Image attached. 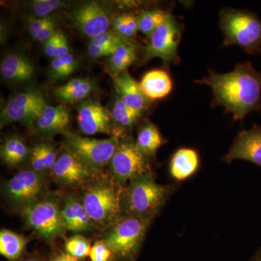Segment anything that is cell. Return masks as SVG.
<instances>
[{"label": "cell", "mask_w": 261, "mask_h": 261, "mask_svg": "<svg viewBox=\"0 0 261 261\" xmlns=\"http://www.w3.org/2000/svg\"><path fill=\"white\" fill-rule=\"evenodd\" d=\"M111 116L117 124L119 125L122 128L130 129L135 126L142 115L128 108L118 97L111 111Z\"/></svg>", "instance_id": "cell-29"}, {"label": "cell", "mask_w": 261, "mask_h": 261, "mask_svg": "<svg viewBox=\"0 0 261 261\" xmlns=\"http://www.w3.org/2000/svg\"><path fill=\"white\" fill-rule=\"evenodd\" d=\"M70 53L69 45L64 34L59 31L58 35V57L65 56Z\"/></svg>", "instance_id": "cell-40"}, {"label": "cell", "mask_w": 261, "mask_h": 261, "mask_svg": "<svg viewBox=\"0 0 261 261\" xmlns=\"http://www.w3.org/2000/svg\"><path fill=\"white\" fill-rule=\"evenodd\" d=\"M113 179L123 187L134 178L152 173L150 159L137 147L135 141H120L109 163Z\"/></svg>", "instance_id": "cell-7"}, {"label": "cell", "mask_w": 261, "mask_h": 261, "mask_svg": "<svg viewBox=\"0 0 261 261\" xmlns=\"http://www.w3.org/2000/svg\"><path fill=\"white\" fill-rule=\"evenodd\" d=\"M28 154V147L16 136L7 138L1 147L2 159L8 165H17L23 162Z\"/></svg>", "instance_id": "cell-27"}, {"label": "cell", "mask_w": 261, "mask_h": 261, "mask_svg": "<svg viewBox=\"0 0 261 261\" xmlns=\"http://www.w3.org/2000/svg\"><path fill=\"white\" fill-rule=\"evenodd\" d=\"M171 15L169 12L162 10L142 12L137 16L138 31L149 38Z\"/></svg>", "instance_id": "cell-28"}, {"label": "cell", "mask_w": 261, "mask_h": 261, "mask_svg": "<svg viewBox=\"0 0 261 261\" xmlns=\"http://www.w3.org/2000/svg\"><path fill=\"white\" fill-rule=\"evenodd\" d=\"M224 46H239L245 53H261V20L250 10L224 8L219 13Z\"/></svg>", "instance_id": "cell-4"}, {"label": "cell", "mask_w": 261, "mask_h": 261, "mask_svg": "<svg viewBox=\"0 0 261 261\" xmlns=\"http://www.w3.org/2000/svg\"><path fill=\"white\" fill-rule=\"evenodd\" d=\"M125 187L114 179L92 180L85 187L82 203L94 227L106 229L123 216V195Z\"/></svg>", "instance_id": "cell-2"}, {"label": "cell", "mask_w": 261, "mask_h": 261, "mask_svg": "<svg viewBox=\"0 0 261 261\" xmlns=\"http://www.w3.org/2000/svg\"><path fill=\"white\" fill-rule=\"evenodd\" d=\"M128 39L117 32H107L91 39L90 43L97 46H120Z\"/></svg>", "instance_id": "cell-35"}, {"label": "cell", "mask_w": 261, "mask_h": 261, "mask_svg": "<svg viewBox=\"0 0 261 261\" xmlns=\"http://www.w3.org/2000/svg\"><path fill=\"white\" fill-rule=\"evenodd\" d=\"M50 261H82L79 259L75 258V257L70 256V255L67 253L56 254L54 256L51 257Z\"/></svg>", "instance_id": "cell-41"}, {"label": "cell", "mask_w": 261, "mask_h": 261, "mask_svg": "<svg viewBox=\"0 0 261 261\" xmlns=\"http://www.w3.org/2000/svg\"><path fill=\"white\" fill-rule=\"evenodd\" d=\"M91 249L90 242L82 235H75L65 240V253L79 260H82L89 256Z\"/></svg>", "instance_id": "cell-31"}, {"label": "cell", "mask_w": 261, "mask_h": 261, "mask_svg": "<svg viewBox=\"0 0 261 261\" xmlns=\"http://www.w3.org/2000/svg\"><path fill=\"white\" fill-rule=\"evenodd\" d=\"M94 89L93 81L88 78H75L54 90L57 97L66 103L85 99Z\"/></svg>", "instance_id": "cell-23"}, {"label": "cell", "mask_w": 261, "mask_h": 261, "mask_svg": "<svg viewBox=\"0 0 261 261\" xmlns=\"http://www.w3.org/2000/svg\"><path fill=\"white\" fill-rule=\"evenodd\" d=\"M114 28L122 37L126 39L135 37L138 32L137 16L132 14L119 15L115 18Z\"/></svg>", "instance_id": "cell-32"}, {"label": "cell", "mask_w": 261, "mask_h": 261, "mask_svg": "<svg viewBox=\"0 0 261 261\" xmlns=\"http://www.w3.org/2000/svg\"><path fill=\"white\" fill-rule=\"evenodd\" d=\"M111 113L97 102L85 101L77 107L79 126L85 135L111 133Z\"/></svg>", "instance_id": "cell-15"}, {"label": "cell", "mask_w": 261, "mask_h": 261, "mask_svg": "<svg viewBox=\"0 0 261 261\" xmlns=\"http://www.w3.org/2000/svg\"><path fill=\"white\" fill-rule=\"evenodd\" d=\"M182 33L183 25L171 15L149 37V42L144 49V61L160 58L166 65L178 64L180 57L178 49Z\"/></svg>", "instance_id": "cell-8"}, {"label": "cell", "mask_w": 261, "mask_h": 261, "mask_svg": "<svg viewBox=\"0 0 261 261\" xmlns=\"http://www.w3.org/2000/svg\"><path fill=\"white\" fill-rule=\"evenodd\" d=\"M56 32V19L53 18V20H51V22H49V23L37 34V37L34 38V39H36L38 42L44 43L46 41H47L48 39H50Z\"/></svg>", "instance_id": "cell-39"}, {"label": "cell", "mask_w": 261, "mask_h": 261, "mask_svg": "<svg viewBox=\"0 0 261 261\" xmlns=\"http://www.w3.org/2000/svg\"><path fill=\"white\" fill-rule=\"evenodd\" d=\"M24 261H42V260H39V258H37V257H29V258H27V260H25Z\"/></svg>", "instance_id": "cell-43"}, {"label": "cell", "mask_w": 261, "mask_h": 261, "mask_svg": "<svg viewBox=\"0 0 261 261\" xmlns=\"http://www.w3.org/2000/svg\"><path fill=\"white\" fill-rule=\"evenodd\" d=\"M119 142L116 136L101 140L68 134L64 146L66 151L95 173L111 162Z\"/></svg>", "instance_id": "cell-6"}, {"label": "cell", "mask_w": 261, "mask_h": 261, "mask_svg": "<svg viewBox=\"0 0 261 261\" xmlns=\"http://www.w3.org/2000/svg\"><path fill=\"white\" fill-rule=\"evenodd\" d=\"M152 221L123 215L108 228L102 240L112 250L117 261H135Z\"/></svg>", "instance_id": "cell-5"}, {"label": "cell", "mask_w": 261, "mask_h": 261, "mask_svg": "<svg viewBox=\"0 0 261 261\" xmlns=\"http://www.w3.org/2000/svg\"><path fill=\"white\" fill-rule=\"evenodd\" d=\"M119 46H97L89 43L87 51L89 56L93 58L111 56Z\"/></svg>", "instance_id": "cell-36"}, {"label": "cell", "mask_w": 261, "mask_h": 261, "mask_svg": "<svg viewBox=\"0 0 261 261\" xmlns=\"http://www.w3.org/2000/svg\"><path fill=\"white\" fill-rule=\"evenodd\" d=\"M140 84L149 100H157L167 97L173 90V81L167 71L154 69L142 76Z\"/></svg>", "instance_id": "cell-20"}, {"label": "cell", "mask_w": 261, "mask_h": 261, "mask_svg": "<svg viewBox=\"0 0 261 261\" xmlns=\"http://www.w3.org/2000/svg\"><path fill=\"white\" fill-rule=\"evenodd\" d=\"M91 261L116 260L114 253L103 240L95 242L89 254Z\"/></svg>", "instance_id": "cell-34"}, {"label": "cell", "mask_w": 261, "mask_h": 261, "mask_svg": "<svg viewBox=\"0 0 261 261\" xmlns=\"http://www.w3.org/2000/svg\"><path fill=\"white\" fill-rule=\"evenodd\" d=\"M200 163V156L195 149L182 147L177 149L171 157L170 175L176 181H185L197 172Z\"/></svg>", "instance_id": "cell-18"}, {"label": "cell", "mask_w": 261, "mask_h": 261, "mask_svg": "<svg viewBox=\"0 0 261 261\" xmlns=\"http://www.w3.org/2000/svg\"><path fill=\"white\" fill-rule=\"evenodd\" d=\"M112 78L120 99L128 108L142 115L149 108L151 100L144 93L140 83L127 70L113 75Z\"/></svg>", "instance_id": "cell-16"}, {"label": "cell", "mask_w": 261, "mask_h": 261, "mask_svg": "<svg viewBox=\"0 0 261 261\" xmlns=\"http://www.w3.org/2000/svg\"><path fill=\"white\" fill-rule=\"evenodd\" d=\"M53 17L37 18L30 20L29 24V32L33 38L37 37L38 34L42 30L49 22L53 20Z\"/></svg>", "instance_id": "cell-37"}, {"label": "cell", "mask_w": 261, "mask_h": 261, "mask_svg": "<svg viewBox=\"0 0 261 261\" xmlns=\"http://www.w3.org/2000/svg\"><path fill=\"white\" fill-rule=\"evenodd\" d=\"M72 20L81 32L91 39L108 32L111 27L107 12L95 2L77 7L72 13Z\"/></svg>", "instance_id": "cell-12"}, {"label": "cell", "mask_w": 261, "mask_h": 261, "mask_svg": "<svg viewBox=\"0 0 261 261\" xmlns=\"http://www.w3.org/2000/svg\"><path fill=\"white\" fill-rule=\"evenodd\" d=\"M62 215L66 229L74 233L88 232L94 227L82 201L74 196L65 198L61 208Z\"/></svg>", "instance_id": "cell-17"}, {"label": "cell", "mask_w": 261, "mask_h": 261, "mask_svg": "<svg viewBox=\"0 0 261 261\" xmlns=\"http://www.w3.org/2000/svg\"><path fill=\"white\" fill-rule=\"evenodd\" d=\"M36 122L37 129L45 135L60 133L66 129L70 123V113L63 105L46 106Z\"/></svg>", "instance_id": "cell-21"}, {"label": "cell", "mask_w": 261, "mask_h": 261, "mask_svg": "<svg viewBox=\"0 0 261 261\" xmlns=\"http://www.w3.org/2000/svg\"><path fill=\"white\" fill-rule=\"evenodd\" d=\"M137 59V46L127 40L118 47L111 56L109 68L113 75L126 71L127 68L135 63Z\"/></svg>", "instance_id": "cell-25"}, {"label": "cell", "mask_w": 261, "mask_h": 261, "mask_svg": "<svg viewBox=\"0 0 261 261\" xmlns=\"http://www.w3.org/2000/svg\"><path fill=\"white\" fill-rule=\"evenodd\" d=\"M28 240L9 229L0 231V253L9 261L18 260L23 255Z\"/></svg>", "instance_id": "cell-24"}, {"label": "cell", "mask_w": 261, "mask_h": 261, "mask_svg": "<svg viewBox=\"0 0 261 261\" xmlns=\"http://www.w3.org/2000/svg\"><path fill=\"white\" fill-rule=\"evenodd\" d=\"M45 190L44 175L34 170H24L5 184V195L10 203L20 209L42 199Z\"/></svg>", "instance_id": "cell-10"}, {"label": "cell", "mask_w": 261, "mask_h": 261, "mask_svg": "<svg viewBox=\"0 0 261 261\" xmlns=\"http://www.w3.org/2000/svg\"><path fill=\"white\" fill-rule=\"evenodd\" d=\"M63 6L65 3L58 0H35L30 4L31 10L37 18L50 16L51 13Z\"/></svg>", "instance_id": "cell-33"}, {"label": "cell", "mask_w": 261, "mask_h": 261, "mask_svg": "<svg viewBox=\"0 0 261 261\" xmlns=\"http://www.w3.org/2000/svg\"><path fill=\"white\" fill-rule=\"evenodd\" d=\"M44 98L39 91L20 92L10 98L1 112V126L15 122L30 123L37 121L46 107Z\"/></svg>", "instance_id": "cell-11"}, {"label": "cell", "mask_w": 261, "mask_h": 261, "mask_svg": "<svg viewBox=\"0 0 261 261\" xmlns=\"http://www.w3.org/2000/svg\"><path fill=\"white\" fill-rule=\"evenodd\" d=\"M252 261H261V249L255 254V256L252 259Z\"/></svg>", "instance_id": "cell-42"}, {"label": "cell", "mask_w": 261, "mask_h": 261, "mask_svg": "<svg viewBox=\"0 0 261 261\" xmlns=\"http://www.w3.org/2000/svg\"><path fill=\"white\" fill-rule=\"evenodd\" d=\"M34 70L32 62L18 53L7 55L0 65L2 76L10 82H27L32 79Z\"/></svg>", "instance_id": "cell-19"}, {"label": "cell", "mask_w": 261, "mask_h": 261, "mask_svg": "<svg viewBox=\"0 0 261 261\" xmlns=\"http://www.w3.org/2000/svg\"><path fill=\"white\" fill-rule=\"evenodd\" d=\"M58 35L59 31H57L56 34L44 43V53L49 58H58Z\"/></svg>", "instance_id": "cell-38"}, {"label": "cell", "mask_w": 261, "mask_h": 261, "mask_svg": "<svg viewBox=\"0 0 261 261\" xmlns=\"http://www.w3.org/2000/svg\"><path fill=\"white\" fill-rule=\"evenodd\" d=\"M235 160L251 162L261 167V126L254 124L249 130L239 132L223 161L231 163Z\"/></svg>", "instance_id": "cell-13"}, {"label": "cell", "mask_w": 261, "mask_h": 261, "mask_svg": "<svg viewBox=\"0 0 261 261\" xmlns=\"http://www.w3.org/2000/svg\"><path fill=\"white\" fill-rule=\"evenodd\" d=\"M77 68V61L71 53L54 58L51 62L50 73L54 79L69 76Z\"/></svg>", "instance_id": "cell-30"}, {"label": "cell", "mask_w": 261, "mask_h": 261, "mask_svg": "<svg viewBox=\"0 0 261 261\" xmlns=\"http://www.w3.org/2000/svg\"><path fill=\"white\" fill-rule=\"evenodd\" d=\"M174 190L171 185L158 183L153 173L134 178L123 191V214L152 221Z\"/></svg>", "instance_id": "cell-3"}, {"label": "cell", "mask_w": 261, "mask_h": 261, "mask_svg": "<svg viewBox=\"0 0 261 261\" xmlns=\"http://www.w3.org/2000/svg\"><path fill=\"white\" fill-rule=\"evenodd\" d=\"M195 82L210 87L214 97L212 106L224 108L234 121H243L253 111H261V71L250 62L238 63L226 73L210 70L208 75Z\"/></svg>", "instance_id": "cell-1"}, {"label": "cell", "mask_w": 261, "mask_h": 261, "mask_svg": "<svg viewBox=\"0 0 261 261\" xmlns=\"http://www.w3.org/2000/svg\"><path fill=\"white\" fill-rule=\"evenodd\" d=\"M51 173L58 183L69 187L88 184L94 173L68 151L57 159Z\"/></svg>", "instance_id": "cell-14"}, {"label": "cell", "mask_w": 261, "mask_h": 261, "mask_svg": "<svg viewBox=\"0 0 261 261\" xmlns=\"http://www.w3.org/2000/svg\"><path fill=\"white\" fill-rule=\"evenodd\" d=\"M57 161L56 153L49 144L39 143L31 152V166L36 172L44 173L51 171Z\"/></svg>", "instance_id": "cell-26"}, {"label": "cell", "mask_w": 261, "mask_h": 261, "mask_svg": "<svg viewBox=\"0 0 261 261\" xmlns=\"http://www.w3.org/2000/svg\"><path fill=\"white\" fill-rule=\"evenodd\" d=\"M21 213L29 226L48 242L63 236L67 230L61 208L51 199H41L22 208Z\"/></svg>", "instance_id": "cell-9"}, {"label": "cell", "mask_w": 261, "mask_h": 261, "mask_svg": "<svg viewBox=\"0 0 261 261\" xmlns=\"http://www.w3.org/2000/svg\"><path fill=\"white\" fill-rule=\"evenodd\" d=\"M166 140L158 127L149 120H145L139 128L136 141L137 147L149 159H152Z\"/></svg>", "instance_id": "cell-22"}]
</instances>
